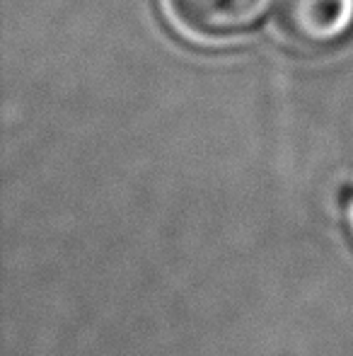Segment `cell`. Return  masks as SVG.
Wrapping results in <instances>:
<instances>
[{
    "instance_id": "1",
    "label": "cell",
    "mask_w": 353,
    "mask_h": 356,
    "mask_svg": "<svg viewBox=\"0 0 353 356\" xmlns=\"http://www.w3.org/2000/svg\"><path fill=\"white\" fill-rule=\"evenodd\" d=\"M273 0H165L182 34L203 44H225L250 34Z\"/></svg>"
},
{
    "instance_id": "2",
    "label": "cell",
    "mask_w": 353,
    "mask_h": 356,
    "mask_svg": "<svg viewBox=\"0 0 353 356\" xmlns=\"http://www.w3.org/2000/svg\"><path fill=\"white\" fill-rule=\"evenodd\" d=\"M276 29L302 51H327L353 32V0H276Z\"/></svg>"
}]
</instances>
